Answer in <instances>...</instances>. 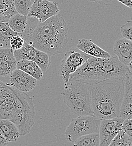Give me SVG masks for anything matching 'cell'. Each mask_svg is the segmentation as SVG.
Wrapping results in <instances>:
<instances>
[{
  "instance_id": "obj_1",
  "label": "cell",
  "mask_w": 132,
  "mask_h": 146,
  "mask_svg": "<svg viewBox=\"0 0 132 146\" xmlns=\"http://www.w3.org/2000/svg\"><path fill=\"white\" fill-rule=\"evenodd\" d=\"M35 115L32 98L0 80V119L13 122L19 129L20 136H24L34 124Z\"/></svg>"
},
{
  "instance_id": "obj_2",
  "label": "cell",
  "mask_w": 132,
  "mask_h": 146,
  "mask_svg": "<svg viewBox=\"0 0 132 146\" xmlns=\"http://www.w3.org/2000/svg\"><path fill=\"white\" fill-rule=\"evenodd\" d=\"M94 116L102 119L120 117L123 101V79H108L90 85Z\"/></svg>"
},
{
  "instance_id": "obj_3",
  "label": "cell",
  "mask_w": 132,
  "mask_h": 146,
  "mask_svg": "<svg viewBox=\"0 0 132 146\" xmlns=\"http://www.w3.org/2000/svg\"><path fill=\"white\" fill-rule=\"evenodd\" d=\"M68 33L67 23L58 14L38 23L29 44L50 56L60 54L68 43Z\"/></svg>"
},
{
  "instance_id": "obj_4",
  "label": "cell",
  "mask_w": 132,
  "mask_h": 146,
  "mask_svg": "<svg viewBox=\"0 0 132 146\" xmlns=\"http://www.w3.org/2000/svg\"><path fill=\"white\" fill-rule=\"evenodd\" d=\"M64 102L77 116H94L91 104L90 85L80 81L65 83L61 92Z\"/></svg>"
},
{
  "instance_id": "obj_5",
  "label": "cell",
  "mask_w": 132,
  "mask_h": 146,
  "mask_svg": "<svg viewBox=\"0 0 132 146\" xmlns=\"http://www.w3.org/2000/svg\"><path fill=\"white\" fill-rule=\"evenodd\" d=\"M108 79L105 58L92 57L70 75L69 81L78 80L91 85Z\"/></svg>"
},
{
  "instance_id": "obj_6",
  "label": "cell",
  "mask_w": 132,
  "mask_h": 146,
  "mask_svg": "<svg viewBox=\"0 0 132 146\" xmlns=\"http://www.w3.org/2000/svg\"><path fill=\"white\" fill-rule=\"evenodd\" d=\"M101 119L94 116H78L71 120L66 129L65 135L69 142H74L79 137L98 133Z\"/></svg>"
},
{
  "instance_id": "obj_7",
  "label": "cell",
  "mask_w": 132,
  "mask_h": 146,
  "mask_svg": "<svg viewBox=\"0 0 132 146\" xmlns=\"http://www.w3.org/2000/svg\"><path fill=\"white\" fill-rule=\"evenodd\" d=\"M92 57L81 51L77 48H72L65 53L59 66L58 74L61 76L65 83L68 82L70 75L90 58Z\"/></svg>"
},
{
  "instance_id": "obj_8",
  "label": "cell",
  "mask_w": 132,
  "mask_h": 146,
  "mask_svg": "<svg viewBox=\"0 0 132 146\" xmlns=\"http://www.w3.org/2000/svg\"><path fill=\"white\" fill-rule=\"evenodd\" d=\"M14 55L17 61L28 60L36 62L43 72H46L51 64L50 55L36 48L27 42H25L22 48L14 51Z\"/></svg>"
},
{
  "instance_id": "obj_9",
  "label": "cell",
  "mask_w": 132,
  "mask_h": 146,
  "mask_svg": "<svg viewBox=\"0 0 132 146\" xmlns=\"http://www.w3.org/2000/svg\"><path fill=\"white\" fill-rule=\"evenodd\" d=\"M124 119L115 117L102 119L99 127V146H108L118 133L123 130Z\"/></svg>"
},
{
  "instance_id": "obj_10",
  "label": "cell",
  "mask_w": 132,
  "mask_h": 146,
  "mask_svg": "<svg viewBox=\"0 0 132 146\" xmlns=\"http://www.w3.org/2000/svg\"><path fill=\"white\" fill-rule=\"evenodd\" d=\"M59 12L58 4L54 1L34 0L32 3L28 17L36 18L40 23H43L58 14Z\"/></svg>"
},
{
  "instance_id": "obj_11",
  "label": "cell",
  "mask_w": 132,
  "mask_h": 146,
  "mask_svg": "<svg viewBox=\"0 0 132 146\" xmlns=\"http://www.w3.org/2000/svg\"><path fill=\"white\" fill-rule=\"evenodd\" d=\"M10 85L20 91H31L36 86L37 80L28 74L16 69L10 75Z\"/></svg>"
},
{
  "instance_id": "obj_12",
  "label": "cell",
  "mask_w": 132,
  "mask_h": 146,
  "mask_svg": "<svg viewBox=\"0 0 132 146\" xmlns=\"http://www.w3.org/2000/svg\"><path fill=\"white\" fill-rule=\"evenodd\" d=\"M124 92L121 107V117L132 118V72L131 70L123 78Z\"/></svg>"
},
{
  "instance_id": "obj_13",
  "label": "cell",
  "mask_w": 132,
  "mask_h": 146,
  "mask_svg": "<svg viewBox=\"0 0 132 146\" xmlns=\"http://www.w3.org/2000/svg\"><path fill=\"white\" fill-rule=\"evenodd\" d=\"M113 53L124 64L128 65L132 60V41L121 38L116 40L113 47Z\"/></svg>"
},
{
  "instance_id": "obj_14",
  "label": "cell",
  "mask_w": 132,
  "mask_h": 146,
  "mask_svg": "<svg viewBox=\"0 0 132 146\" xmlns=\"http://www.w3.org/2000/svg\"><path fill=\"white\" fill-rule=\"evenodd\" d=\"M17 61L11 48H0V76L6 77L17 69Z\"/></svg>"
},
{
  "instance_id": "obj_15",
  "label": "cell",
  "mask_w": 132,
  "mask_h": 146,
  "mask_svg": "<svg viewBox=\"0 0 132 146\" xmlns=\"http://www.w3.org/2000/svg\"><path fill=\"white\" fill-rule=\"evenodd\" d=\"M76 48L84 53L90 55L92 57L106 58L111 56L107 52L100 48L91 39H79L76 45Z\"/></svg>"
},
{
  "instance_id": "obj_16",
  "label": "cell",
  "mask_w": 132,
  "mask_h": 146,
  "mask_svg": "<svg viewBox=\"0 0 132 146\" xmlns=\"http://www.w3.org/2000/svg\"><path fill=\"white\" fill-rule=\"evenodd\" d=\"M0 132L8 142L17 141L20 136L17 126L9 120H0Z\"/></svg>"
},
{
  "instance_id": "obj_17",
  "label": "cell",
  "mask_w": 132,
  "mask_h": 146,
  "mask_svg": "<svg viewBox=\"0 0 132 146\" xmlns=\"http://www.w3.org/2000/svg\"><path fill=\"white\" fill-rule=\"evenodd\" d=\"M17 69L28 74L37 80H40L43 77V72L38 64L31 60H20L17 61Z\"/></svg>"
},
{
  "instance_id": "obj_18",
  "label": "cell",
  "mask_w": 132,
  "mask_h": 146,
  "mask_svg": "<svg viewBox=\"0 0 132 146\" xmlns=\"http://www.w3.org/2000/svg\"><path fill=\"white\" fill-rule=\"evenodd\" d=\"M14 0H0V22L6 23L17 14Z\"/></svg>"
},
{
  "instance_id": "obj_19",
  "label": "cell",
  "mask_w": 132,
  "mask_h": 146,
  "mask_svg": "<svg viewBox=\"0 0 132 146\" xmlns=\"http://www.w3.org/2000/svg\"><path fill=\"white\" fill-rule=\"evenodd\" d=\"M27 22L28 17L17 13L11 17L6 23L14 32L21 34L25 29Z\"/></svg>"
},
{
  "instance_id": "obj_20",
  "label": "cell",
  "mask_w": 132,
  "mask_h": 146,
  "mask_svg": "<svg viewBox=\"0 0 132 146\" xmlns=\"http://www.w3.org/2000/svg\"><path fill=\"white\" fill-rule=\"evenodd\" d=\"M17 34L7 23L0 22V48H10V40Z\"/></svg>"
},
{
  "instance_id": "obj_21",
  "label": "cell",
  "mask_w": 132,
  "mask_h": 146,
  "mask_svg": "<svg viewBox=\"0 0 132 146\" xmlns=\"http://www.w3.org/2000/svg\"><path fill=\"white\" fill-rule=\"evenodd\" d=\"M73 146H99L98 133H94L81 136L74 142Z\"/></svg>"
},
{
  "instance_id": "obj_22",
  "label": "cell",
  "mask_w": 132,
  "mask_h": 146,
  "mask_svg": "<svg viewBox=\"0 0 132 146\" xmlns=\"http://www.w3.org/2000/svg\"><path fill=\"white\" fill-rule=\"evenodd\" d=\"M39 21L34 17H28V22L24 31L20 34L25 42L29 44L32 35Z\"/></svg>"
},
{
  "instance_id": "obj_23",
  "label": "cell",
  "mask_w": 132,
  "mask_h": 146,
  "mask_svg": "<svg viewBox=\"0 0 132 146\" xmlns=\"http://www.w3.org/2000/svg\"><path fill=\"white\" fill-rule=\"evenodd\" d=\"M132 143L131 138L126 133L122 130L113 138L108 146H131Z\"/></svg>"
},
{
  "instance_id": "obj_24",
  "label": "cell",
  "mask_w": 132,
  "mask_h": 146,
  "mask_svg": "<svg viewBox=\"0 0 132 146\" xmlns=\"http://www.w3.org/2000/svg\"><path fill=\"white\" fill-rule=\"evenodd\" d=\"M14 2L17 13L28 17L32 5L31 0H14Z\"/></svg>"
},
{
  "instance_id": "obj_25",
  "label": "cell",
  "mask_w": 132,
  "mask_h": 146,
  "mask_svg": "<svg viewBox=\"0 0 132 146\" xmlns=\"http://www.w3.org/2000/svg\"><path fill=\"white\" fill-rule=\"evenodd\" d=\"M25 40L20 34H17L10 40V48L14 51L20 50L24 45Z\"/></svg>"
},
{
  "instance_id": "obj_26",
  "label": "cell",
  "mask_w": 132,
  "mask_h": 146,
  "mask_svg": "<svg viewBox=\"0 0 132 146\" xmlns=\"http://www.w3.org/2000/svg\"><path fill=\"white\" fill-rule=\"evenodd\" d=\"M120 33L123 38L132 41V20L127 21L120 27Z\"/></svg>"
},
{
  "instance_id": "obj_27",
  "label": "cell",
  "mask_w": 132,
  "mask_h": 146,
  "mask_svg": "<svg viewBox=\"0 0 132 146\" xmlns=\"http://www.w3.org/2000/svg\"><path fill=\"white\" fill-rule=\"evenodd\" d=\"M123 130L130 138H132V118L124 119L123 124Z\"/></svg>"
},
{
  "instance_id": "obj_28",
  "label": "cell",
  "mask_w": 132,
  "mask_h": 146,
  "mask_svg": "<svg viewBox=\"0 0 132 146\" xmlns=\"http://www.w3.org/2000/svg\"><path fill=\"white\" fill-rule=\"evenodd\" d=\"M119 2H121L125 6L132 9V0H117Z\"/></svg>"
},
{
  "instance_id": "obj_29",
  "label": "cell",
  "mask_w": 132,
  "mask_h": 146,
  "mask_svg": "<svg viewBox=\"0 0 132 146\" xmlns=\"http://www.w3.org/2000/svg\"><path fill=\"white\" fill-rule=\"evenodd\" d=\"M9 142L5 139L0 132V146H6L8 145Z\"/></svg>"
},
{
  "instance_id": "obj_30",
  "label": "cell",
  "mask_w": 132,
  "mask_h": 146,
  "mask_svg": "<svg viewBox=\"0 0 132 146\" xmlns=\"http://www.w3.org/2000/svg\"><path fill=\"white\" fill-rule=\"evenodd\" d=\"M91 2H93L94 3H109L111 2H112L113 0H90Z\"/></svg>"
},
{
  "instance_id": "obj_31",
  "label": "cell",
  "mask_w": 132,
  "mask_h": 146,
  "mask_svg": "<svg viewBox=\"0 0 132 146\" xmlns=\"http://www.w3.org/2000/svg\"><path fill=\"white\" fill-rule=\"evenodd\" d=\"M128 66L129 67V69L132 71V61L130 62V64H129L128 65Z\"/></svg>"
},
{
  "instance_id": "obj_32",
  "label": "cell",
  "mask_w": 132,
  "mask_h": 146,
  "mask_svg": "<svg viewBox=\"0 0 132 146\" xmlns=\"http://www.w3.org/2000/svg\"><path fill=\"white\" fill-rule=\"evenodd\" d=\"M131 146H132V145H131Z\"/></svg>"
},
{
  "instance_id": "obj_33",
  "label": "cell",
  "mask_w": 132,
  "mask_h": 146,
  "mask_svg": "<svg viewBox=\"0 0 132 146\" xmlns=\"http://www.w3.org/2000/svg\"></svg>"
},
{
  "instance_id": "obj_34",
  "label": "cell",
  "mask_w": 132,
  "mask_h": 146,
  "mask_svg": "<svg viewBox=\"0 0 132 146\" xmlns=\"http://www.w3.org/2000/svg\"><path fill=\"white\" fill-rule=\"evenodd\" d=\"M0 120H1V119H0Z\"/></svg>"
}]
</instances>
